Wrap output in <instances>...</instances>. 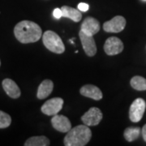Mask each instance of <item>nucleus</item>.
<instances>
[{
  "mask_svg": "<svg viewBox=\"0 0 146 146\" xmlns=\"http://www.w3.org/2000/svg\"><path fill=\"white\" fill-rule=\"evenodd\" d=\"M80 93L86 98H89L92 99L99 101L102 98L103 95L101 89L93 84H85L80 90Z\"/></svg>",
  "mask_w": 146,
  "mask_h": 146,
  "instance_id": "12",
  "label": "nucleus"
},
{
  "mask_svg": "<svg viewBox=\"0 0 146 146\" xmlns=\"http://www.w3.org/2000/svg\"><path fill=\"white\" fill-rule=\"evenodd\" d=\"M11 118L8 114L0 110V128H7L11 125Z\"/></svg>",
  "mask_w": 146,
  "mask_h": 146,
  "instance_id": "19",
  "label": "nucleus"
},
{
  "mask_svg": "<svg viewBox=\"0 0 146 146\" xmlns=\"http://www.w3.org/2000/svg\"><path fill=\"white\" fill-rule=\"evenodd\" d=\"M91 137L92 131L89 126L79 125L68 131L63 143L66 146H84L89 143Z\"/></svg>",
  "mask_w": 146,
  "mask_h": 146,
  "instance_id": "2",
  "label": "nucleus"
},
{
  "mask_svg": "<svg viewBox=\"0 0 146 146\" xmlns=\"http://www.w3.org/2000/svg\"><path fill=\"white\" fill-rule=\"evenodd\" d=\"M63 100L61 98H54L46 101L42 105V112L45 115L51 116L57 115L63 109Z\"/></svg>",
  "mask_w": 146,
  "mask_h": 146,
  "instance_id": "5",
  "label": "nucleus"
},
{
  "mask_svg": "<svg viewBox=\"0 0 146 146\" xmlns=\"http://www.w3.org/2000/svg\"><path fill=\"white\" fill-rule=\"evenodd\" d=\"M50 144V140L46 136H36L28 139L25 143V146H48Z\"/></svg>",
  "mask_w": 146,
  "mask_h": 146,
  "instance_id": "16",
  "label": "nucleus"
},
{
  "mask_svg": "<svg viewBox=\"0 0 146 146\" xmlns=\"http://www.w3.org/2000/svg\"><path fill=\"white\" fill-rule=\"evenodd\" d=\"M89 9V4L84 3H80L78 4V10L80 11H87Z\"/></svg>",
  "mask_w": 146,
  "mask_h": 146,
  "instance_id": "20",
  "label": "nucleus"
},
{
  "mask_svg": "<svg viewBox=\"0 0 146 146\" xmlns=\"http://www.w3.org/2000/svg\"><path fill=\"white\" fill-rule=\"evenodd\" d=\"M130 83L131 87L136 90H138V91L146 90V79L142 76H136L132 77Z\"/></svg>",
  "mask_w": 146,
  "mask_h": 146,
  "instance_id": "18",
  "label": "nucleus"
},
{
  "mask_svg": "<svg viewBox=\"0 0 146 146\" xmlns=\"http://www.w3.org/2000/svg\"><path fill=\"white\" fill-rule=\"evenodd\" d=\"M53 16L55 18V19H60L61 17H63L62 16V11L60 8H55L54 10V12H53Z\"/></svg>",
  "mask_w": 146,
  "mask_h": 146,
  "instance_id": "21",
  "label": "nucleus"
},
{
  "mask_svg": "<svg viewBox=\"0 0 146 146\" xmlns=\"http://www.w3.org/2000/svg\"><path fill=\"white\" fill-rule=\"evenodd\" d=\"M146 108L145 101L142 98H137L131 105L129 110V118L131 122L137 123L141 121Z\"/></svg>",
  "mask_w": 146,
  "mask_h": 146,
  "instance_id": "4",
  "label": "nucleus"
},
{
  "mask_svg": "<svg viewBox=\"0 0 146 146\" xmlns=\"http://www.w3.org/2000/svg\"><path fill=\"white\" fill-rule=\"evenodd\" d=\"M51 123L55 130L61 132H68L72 128V123L70 120L64 115H55L51 119Z\"/></svg>",
  "mask_w": 146,
  "mask_h": 146,
  "instance_id": "11",
  "label": "nucleus"
},
{
  "mask_svg": "<svg viewBox=\"0 0 146 146\" xmlns=\"http://www.w3.org/2000/svg\"><path fill=\"white\" fill-rule=\"evenodd\" d=\"M79 36L85 54L89 57L94 56L97 53V46L94 41V36L88 35L82 31H80Z\"/></svg>",
  "mask_w": 146,
  "mask_h": 146,
  "instance_id": "9",
  "label": "nucleus"
},
{
  "mask_svg": "<svg viewBox=\"0 0 146 146\" xmlns=\"http://www.w3.org/2000/svg\"><path fill=\"white\" fill-rule=\"evenodd\" d=\"M141 134V128L140 127H131L126 128L124 131V138L126 141L128 142L136 141V139L140 136Z\"/></svg>",
  "mask_w": 146,
  "mask_h": 146,
  "instance_id": "17",
  "label": "nucleus"
},
{
  "mask_svg": "<svg viewBox=\"0 0 146 146\" xmlns=\"http://www.w3.org/2000/svg\"><path fill=\"white\" fill-rule=\"evenodd\" d=\"M3 89L10 98L16 99L20 98L21 95V91L19 86L16 84V83L11 80V79H5L3 80Z\"/></svg>",
  "mask_w": 146,
  "mask_h": 146,
  "instance_id": "13",
  "label": "nucleus"
},
{
  "mask_svg": "<svg viewBox=\"0 0 146 146\" xmlns=\"http://www.w3.org/2000/svg\"><path fill=\"white\" fill-rule=\"evenodd\" d=\"M0 65H1V62H0Z\"/></svg>",
  "mask_w": 146,
  "mask_h": 146,
  "instance_id": "23",
  "label": "nucleus"
},
{
  "mask_svg": "<svg viewBox=\"0 0 146 146\" xmlns=\"http://www.w3.org/2000/svg\"><path fill=\"white\" fill-rule=\"evenodd\" d=\"M126 26V20L123 16H116L110 21L103 24V29L106 33H120Z\"/></svg>",
  "mask_w": 146,
  "mask_h": 146,
  "instance_id": "6",
  "label": "nucleus"
},
{
  "mask_svg": "<svg viewBox=\"0 0 146 146\" xmlns=\"http://www.w3.org/2000/svg\"><path fill=\"white\" fill-rule=\"evenodd\" d=\"M99 21L94 17H86L80 25V31L84 32V33L90 36H94L99 32Z\"/></svg>",
  "mask_w": 146,
  "mask_h": 146,
  "instance_id": "10",
  "label": "nucleus"
},
{
  "mask_svg": "<svg viewBox=\"0 0 146 146\" xmlns=\"http://www.w3.org/2000/svg\"><path fill=\"white\" fill-rule=\"evenodd\" d=\"M42 42L44 46L51 52L63 54L65 51V46L61 37L51 30H47L42 34Z\"/></svg>",
  "mask_w": 146,
  "mask_h": 146,
  "instance_id": "3",
  "label": "nucleus"
},
{
  "mask_svg": "<svg viewBox=\"0 0 146 146\" xmlns=\"http://www.w3.org/2000/svg\"><path fill=\"white\" fill-rule=\"evenodd\" d=\"M102 113L99 108L92 107L81 117V120L85 125L96 126L102 119Z\"/></svg>",
  "mask_w": 146,
  "mask_h": 146,
  "instance_id": "7",
  "label": "nucleus"
},
{
  "mask_svg": "<svg viewBox=\"0 0 146 146\" xmlns=\"http://www.w3.org/2000/svg\"><path fill=\"white\" fill-rule=\"evenodd\" d=\"M60 9L62 11V16L63 17L71 19L72 21H75V22L80 21L81 18H82L81 11L78 9L73 8V7H68V6H63Z\"/></svg>",
  "mask_w": 146,
  "mask_h": 146,
  "instance_id": "15",
  "label": "nucleus"
},
{
  "mask_svg": "<svg viewBox=\"0 0 146 146\" xmlns=\"http://www.w3.org/2000/svg\"><path fill=\"white\" fill-rule=\"evenodd\" d=\"M123 50V43L116 36H110L105 42L104 50L108 55H116L122 52Z\"/></svg>",
  "mask_w": 146,
  "mask_h": 146,
  "instance_id": "8",
  "label": "nucleus"
},
{
  "mask_svg": "<svg viewBox=\"0 0 146 146\" xmlns=\"http://www.w3.org/2000/svg\"><path fill=\"white\" fill-rule=\"evenodd\" d=\"M142 136H143V138L144 140L146 142V124L142 128Z\"/></svg>",
  "mask_w": 146,
  "mask_h": 146,
  "instance_id": "22",
  "label": "nucleus"
},
{
  "mask_svg": "<svg viewBox=\"0 0 146 146\" xmlns=\"http://www.w3.org/2000/svg\"><path fill=\"white\" fill-rule=\"evenodd\" d=\"M145 1H146V0H145Z\"/></svg>",
  "mask_w": 146,
  "mask_h": 146,
  "instance_id": "24",
  "label": "nucleus"
},
{
  "mask_svg": "<svg viewBox=\"0 0 146 146\" xmlns=\"http://www.w3.org/2000/svg\"><path fill=\"white\" fill-rule=\"evenodd\" d=\"M53 89H54V83L50 80H43L37 89V93H36L37 98L38 99L46 98L52 93Z\"/></svg>",
  "mask_w": 146,
  "mask_h": 146,
  "instance_id": "14",
  "label": "nucleus"
},
{
  "mask_svg": "<svg viewBox=\"0 0 146 146\" xmlns=\"http://www.w3.org/2000/svg\"><path fill=\"white\" fill-rule=\"evenodd\" d=\"M14 34L19 42L28 44L39 41L42 36V31L41 27L35 22L22 21L14 28Z\"/></svg>",
  "mask_w": 146,
  "mask_h": 146,
  "instance_id": "1",
  "label": "nucleus"
}]
</instances>
